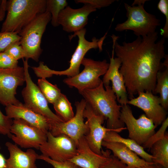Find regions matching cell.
Here are the masks:
<instances>
[{"label":"cell","mask_w":168,"mask_h":168,"mask_svg":"<svg viewBox=\"0 0 168 168\" xmlns=\"http://www.w3.org/2000/svg\"><path fill=\"white\" fill-rule=\"evenodd\" d=\"M96 9L88 3L84 4L82 7L77 9L68 6L60 13L58 23L64 31L75 33L84 28L87 23L89 15Z\"/></svg>","instance_id":"16"},{"label":"cell","mask_w":168,"mask_h":168,"mask_svg":"<svg viewBox=\"0 0 168 168\" xmlns=\"http://www.w3.org/2000/svg\"><path fill=\"white\" fill-rule=\"evenodd\" d=\"M68 6L66 0H47L46 11L51 15V22L54 27L59 26L58 19L60 12Z\"/></svg>","instance_id":"27"},{"label":"cell","mask_w":168,"mask_h":168,"mask_svg":"<svg viewBox=\"0 0 168 168\" xmlns=\"http://www.w3.org/2000/svg\"><path fill=\"white\" fill-rule=\"evenodd\" d=\"M28 59L24 60L26 86L21 91L25 105L34 112L40 114L49 120L51 123L63 122L50 109L48 102L38 86L32 80L29 72Z\"/></svg>","instance_id":"7"},{"label":"cell","mask_w":168,"mask_h":168,"mask_svg":"<svg viewBox=\"0 0 168 168\" xmlns=\"http://www.w3.org/2000/svg\"><path fill=\"white\" fill-rule=\"evenodd\" d=\"M38 86L48 102L53 104L62 93L56 85L49 82L45 78L38 80Z\"/></svg>","instance_id":"26"},{"label":"cell","mask_w":168,"mask_h":168,"mask_svg":"<svg viewBox=\"0 0 168 168\" xmlns=\"http://www.w3.org/2000/svg\"><path fill=\"white\" fill-rule=\"evenodd\" d=\"M5 145L10 156L6 160L4 168H37L35 161L39 155L34 150L28 148L24 152L16 144L9 142L6 143Z\"/></svg>","instance_id":"20"},{"label":"cell","mask_w":168,"mask_h":168,"mask_svg":"<svg viewBox=\"0 0 168 168\" xmlns=\"http://www.w3.org/2000/svg\"><path fill=\"white\" fill-rule=\"evenodd\" d=\"M18 61L5 52L0 53V69L12 68L18 66Z\"/></svg>","instance_id":"34"},{"label":"cell","mask_w":168,"mask_h":168,"mask_svg":"<svg viewBox=\"0 0 168 168\" xmlns=\"http://www.w3.org/2000/svg\"><path fill=\"white\" fill-rule=\"evenodd\" d=\"M138 168H164L161 165L155 163L149 162Z\"/></svg>","instance_id":"38"},{"label":"cell","mask_w":168,"mask_h":168,"mask_svg":"<svg viewBox=\"0 0 168 168\" xmlns=\"http://www.w3.org/2000/svg\"><path fill=\"white\" fill-rule=\"evenodd\" d=\"M86 32V30L84 28L70 36V39L77 36L78 40L77 45L69 62V67L63 71H57L47 67L46 72L50 77L53 75H66L68 77H72L77 75L79 73L80 66L84 56L89 50L97 48H98L100 51L102 50V45L106 34L100 39L93 37L91 41H89L85 37Z\"/></svg>","instance_id":"8"},{"label":"cell","mask_w":168,"mask_h":168,"mask_svg":"<svg viewBox=\"0 0 168 168\" xmlns=\"http://www.w3.org/2000/svg\"><path fill=\"white\" fill-rule=\"evenodd\" d=\"M114 52L121 62L119 71L122 75L128 97L130 99L140 92H153L156 76L163 66L165 39L157 41L158 32L138 37L130 42H117L118 37L112 36Z\"/></svg>","instance_id":"1"},{"label":"cell","mask_w":168,"mask_h":168,"mask_svg":"<svg viewBox=\"0 0 168 168\" xmlns=\"http://www.w3.org/2000/svg\"></svg>","instance_id":"42"},{"label":"cell","mask_w":168,"mask_h":168,"mask_svg":"<svg viewBox=\"0 0 168 168\" xmlns=\"http://www.w3.org/2000/svg\"><path fill=\"white\" fill-rule=\"evenodd\" d=\"M5 110L6 115L11 119H23L46 133L50 130L51 122L49 120L32 111L21 102L6 106Z\"/></svg>","instance_id":"19"},{"label":"cell","mask_w":168,"mask_h":168,"mask_svg":"<svg viewBox=\"0 0 168 168\" xmlns=\"http://www.w3.org/2000/svg\"><path fill=\"white\" fill-rule=\"evenodd\" d=\"M100 168H128L127 166L113 154H111L108 160Z\"/></svg>","instance_id":"35"},{"label":"cell","mask_w":168,"mask_h":168,"mask_svg":"<svg viewBox=\"0 0 168 168\" xmlns=\"http://www.w3.org/2000/svg\"><path fill=\"white\" fill-rule=\"evenodd\" d=\"M47 0H9L1 32L20 31L46 10Z\"/></svg>","instance_id":"3"},{"label":"cell","mask_w":168,"mask_h":168,"mask_svg":"<svg viewBox=\"0 0 168 168\" xmlns=\"http://www.w3.org/2000/svg\"><path fill=\"white\" fill-rule=\"evenodd\" d=\"M47 140L40 147L42 155L57 162L70 160L76 155L77 143L64 134L53 136L49 131Z\"/></svg>","instance_id":"11"},{"label":"cell","mask_w":168,"mask_h":168,"mask_svg":"<svg viewBox=\"0 0 168 168\" xmlns=\"http://www.w3.org/2000/svg\"><path fill=\"white\" fill-rule=\"evenodd\" d=\"M53 105L56 114L63 122L69 120L74 116L71 103L64 94L62 93Z\"/></svg>","instance_id":"25"},{"label":"cell","mask_w":168,"mask_h":168,"mask_svg":"<svg viewBox=\"0 0 168 168\" xmlns=\"http://www.w3.org/2000/svg\"><path fill=\"white\" fill-rule=\"evenodd\" d=\"M156 84L152 93L159 94L161 104L167 111L168 109V67H163L157 72Z\"/></svg>","instance_id":"24"},{"label":"cell","mask_w":168,"mask_h":168,"mask_svg":"<svg viewBox=\"0 0 168 168\" xmlns=\"http://www.w3.org/2000/svg\"><path fill=\"white\" fill-rule=\"evenodd\" d=\"M168 126V118L167 117L161 124V126L159 129L142 146L143 148L150 149L154 142L163 137L166 133V131Z\"/></svg>","instance_id":"29"},{"label":"cell","mask_w":168,"mask_h":168,"mask_svg":"<svg viewBox=\"0 0 168 168\" xmlns=\"http://www.w3.org/2000/svg\"><path fill=\"white\" fill-rule=\"evenodd\" d=\"M12 123V119L4 114L0 109V134L7 135L10 138L12 134L10 128Z\"/></svg>","instance_id":"33"},{"label":"cell","mask_w":168,"mask_h":168,"mask_svg":"<svg viewBox=\"0 0 168 168\" xmlns=\"http://www.w3.org/2000/svg\"><path fill=\"white\" fill-rule=\"evenodd\" d=\"M38 159L45 161L52 165L54 168H80L75 163L69 160L62 162H57L42 155H39Z\"/></svg>","instance_id":"31"},{"label":"cell","mask_w":168,"mask_h":168,"mask_svg":"<svg viewBox=\"0 0 168 168\" xmlns=\"http://www.w3.org/2000/svg\"><path fill=\"white\" fill-rule=\"evenodd\" d=\"M7 1L2 0L0 3V22L2 21L7 11Z\"/></svg>","instance_id":"37"},{"label":"cell","mask_w":168,"mask_h":168,"mask_svg":"<svg viewBox=\"0 0 168 168\" xmlns=\"http://www.w3.org/2000/svg\"><path fill=\"white\" fill-rule=\"evenodd\" d=\"M127 20L117 24L115 28L117 31L130 30L138 37H142L156 32L161 25L160 20L155 16L147 12L144 5L131 6L124 3Z\"/></svg>","instance_id":"5"},{"label":"cell","mask_w":168,"mask_h":168,"mask_svg":"<svg viewBox=\"0 0 168 168\" xmlns=\"http://www.w3.org/2000/svg\"><path fill=\"white\" fill-rule=\"evenodd\" d=\"M10 133V138L22 148L39 150L47 140V133L21 119H14Z\"/></svg>","instance_id":"10"},{"label":"cell","mask_w":168,"mask_h":168,"mask_svg":"<svg viewBox=\"0 0 168 168\" xmlns=\"http://www.w3.org/2000/svg\"><path fill=\"white\" fill-rule=\"evenodd\" d=\"M138 96L130 99L128 104L142 110L146 116L157 127L166 119L167 112L161 104L159 96L149 91L138 92Z\"/></svg>","instance_id":"15"},{"label":"cell","mask_w":168,"mask_h":168,"mask_svg":"<svg viewBox=\"0 0 168 168\" xmlns=\"http://www.w3.org/2000/svg\"><path fill=\"white\" fill-rule=\"evenodd\" d=\"M77 146L76 155L69 160L80 168H100L111 155V151L108 149H102L101 154L95 152L89 147L85 136L78 140Z\"/></svg>","instance_id":"17"},{"label":"cell","mask_w":168,"mask_h":168,"mask_svg":"<svg viewBox=\"0 0 168 168\" xmlns=\"http://www.w3.org/2000/svg\"><path fill=\"white\" fill-rule=\"evenodd\" d=\"M101 145L111 151L113 155L125 164L128 168H138L149 163L140 158L121 143L103 140Z\"/></svg>","instance_id":"21"},{"label":"cell","mask_w":168,"mask_h":168,"mask_svg":"<svg viewBox=\"0 0 168 168\" xmlns=\"http://www.w3.org/2000/svg\"><path fill=\"white\" fill-rule=\"evenodd\" d=\"M120 119L126 125L129 138L142 146L155 133L157 127L144 114L135 118L128 104L121 106Z\"/></svg>","instance_id":"9"},{"label":"cell","mask_w":168,"mask_h":168,"mask_svg":"<svg viewBox=\"0 0 168 168\" xmlns=\"http://www.w3.org/2000/svg\"><path fill=\"white\" fill-rule=\"evenodd\" d=\"M6 159L3 155L0 153V168H4L6 165Z\"/></svg>","instance_id":"39"},{"label":"cell","mask_w":168,"mask_h":168,"mask_svg":"<svg viewBox=\"0 0 168 168\" xmlns=\"http://www.w3.org/2000/svg\"></svg>","instance_id":"43"},{"label":"cell","mask_w":168,"mask_h":168,"mask_svg":"<svg viewBox=\"0 0 168 168\" xmlns=\"http://www.w3.org/2000/svg\"><path fill=\"white\" fill-rule=\"evenodd\" d=\"M158 9L166 17V22L163 28L161 29V34L163 38H168V0H160L157 4Z\"/></svg>","instance_id":"32"},{"label":"cell","mask_w":168,"mask_h":168,"mask_svg":"<svg viewBox=\"0 0 168 168\" xmlns=\"http://www.w3.org/2000/svg\"><path fill=\"white\" fill-rule=\"evenodd\" d=\"M51 20L50 13L46 10L37 16L19 33L26 59L30 58L36 62L39 61L42 51L41 47L42 38Z\"/></svg>","instance_id":"4"},{"label":"cell","mask_w":168,"mask_h":168,"mask_svg":"<svg viewBox=\"0 0 168 168\" xmlns=\"http://www.w3.org/2000/svg\"><path fill=\"white\" fill-rule=\"evenodd\" d=\"M77 3H88L94 6L96 9L108 7L115 2V0H78Z\"/></svg>","instance_id":"36"},{"label":"cell","mask_w":168,"mask_h":168,"mask_svg":"<svg viewBox=\"0 0 168 168\" xmlns=\"http://www.w3.org/2000/svg\"><path fill=\"white\" fill-rule=\"evenodd\" d=\"M83 116L84 118L87 119L86 123L89 128L88 132L85 136L87 142L93 152L97 154H101L102 142L106 133L109 131L114 130L102 125L105 120V117L96 114L87 103Z\"/></svg>","instance_id":"14"},{"label":"cell","mask_w":168,"mask_h":168,"mask_svg":"<svg viewBox=\"0 0 168 168\" xmlns=\"http://www.w3.org/2000/svg\"><path fill=\"white\" fill-rule=\"evenodd\" d=\"M114 53L113 45L109 68L104 75L102 82L104 86L109 85L110 82H111V87L115 94L116 100L122 106L128 104L129 100L123 77L119 71L121 62L119 58L114 57Z\"/></svg>","instance_id":"18"},{"label":"cell","mask_w":168,"mask_h":168,"mask_svg":"<svg viewBox=\"0 0 168 168\" xmlns=\"http://www.w3.org/2000/svg\"><path fill=\"white\" fill-rule=\"evenodd\" d=\"M102 82L97 87L84 90L81 94L93 111L104 117L107 128L117 133L126 129L120 119L121 105H118L116 97L111 87L104 86Z\"/></svg>","instance_id":"2"},{"label":"cell","mask_w":168,"mask_h":168,"mask_svg":"<svg viewBox=\"0 0 168 168\" xmlns=\"http://www.w3.org/2000/svg\"><path fill=\"white\" fill-rule=\"evenodd\" d=\"M84 67L80 73L72 77L64 79L63 82L69 87L77 88L80 94L85 89L98 87L102 82L100 77L104 75L109 66L107 61H95L84 58L81 63Z\"/></svg>","instance_id":"6"},{"label":"cell","mask_w":168,"mask_h":168,"mask_svg":"<svg viewBox=\"0 0 168 168\" xmlns=\"http://www.w3.org/2000/svg\"><path fill=\"white\" fill-rule=\"evenodd\" d=\"M21 37L17 32H0V53L4 51L13 43L20 41Z\"/></svg>","instance_id":"28"},{"label":"cell","mask_w":168,"mask_h":168,"mask_svg":"<svg viewBox=\"0 0 168 168\" xmlns=\"http://www.w3.org/2000/svg\"><path fill=\"white\" fill-rule=\"evenodd\" d=\"M1 0H0V2H1Z\"/></svg>","instance_id":"41"},{"label":"cell","mask_w":168,"mask_h":168,"mask_svg":"<svg viewBox=\"0 0 168 168\" xmlns=\"http://www.w3.org/2000/svg\"><path fill=\"white\" fill-rule=\"evenodd\" d=\"M86 102L84 99L75 103L76 112L74 116L66 122H55L51 124L49 130L54 136L64 134L70 137L77 143L82 137L88 133L89 128L84 121L83 113Z\"/></svg>","instance_id":"12"},{"label":"cell","mask_w":168,"mask_h":168,"mask_svg":"<svg viewBox=\"0 0 168 168\" xmlns=\"http://www.w3.org/2000/svg\"><path fill=\"white\" fill-rule=\"evenodd\" d=\"M4 52L17 61L21 58L23 59L25 57L24 51L20 41L11 44Z\"/></svg>","instance_id":"30"},{"label":"cell","mask_w":168,"mask_h":168,"mask_svg":"<svg viewBox=\"0 0 168 168\" xmlns=\"http://www.w3.org/2000/svg\"><path fill=\"white\" fill-rule=\"evenodd\" d=\"M153 162L168 168V134L154 142L150 148Z\"/></svg>","instance_id":"23"},{"label":"cell","mask_w":168,"mask_h":168,"mask_svg":"<svg viewBox=\"0 0 168 168\" xmlns=\"http://www.w3.org/2000/svg\"><path fill=\"white\" fill-rule=\"evenodd\" d=\"M149 0H135L134 1L131 6H134L136 5H144L145 2Z\"/></svg>","instance_id":"40"},{"label":"cell","mask_w":168,"mask_h":168,"mask_svg":"<svg viewBox=\"0 0 168 168\" xmlns=\"http://www.w3.org/2000/svg\"><path fill=\"white\" fill-rule=\"evenodd\" d=\"M25 81L23 67L0 69V104L6 106L19 103L15 97L16 90Z\"/></svg>","instance_id":"13"},{"label":"cell","mask_w":168,"mask_h":168,"mask_svg":"<svg viewBox=\"0 0 168 168\" xmlns=\"http://www.w3.org/2000/svg\"><path fill=\"white\" fill-rule=\"evenodd\" d=\"M103 140L121 143L145 161L148 162H153L152 156L146 152L142 146L132 139L122 137L118 133L115 131L110 130L108 131Z\"/></svg>","instance_id":"22"}]
</instances>
